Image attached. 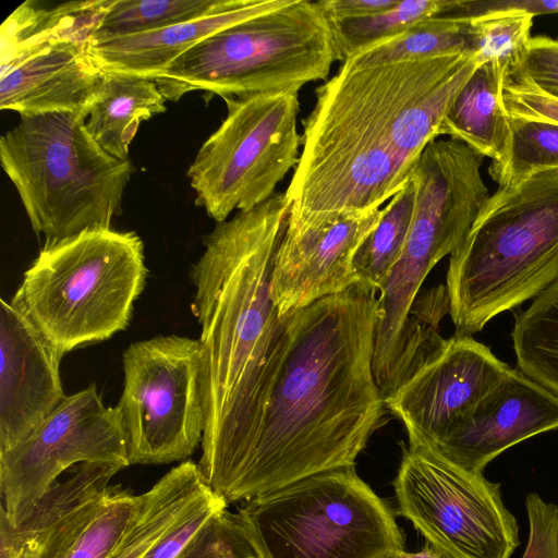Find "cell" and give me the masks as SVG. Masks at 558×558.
<instances>
[{"label":"cell","instance_id":"836d02e7","mask_svg":"<svg viewBox=\"0 0 558 558\" xmlns=\"http://www.w3.org/2000/svg\"><path fill=\"white\" fill-rule=\"evenodd\" d=\"M501 94L509 117L558 124V99L538 89L521 68L506 76Z\"/></svg>","mask_w":558,"mask_h":558},{"label":"cell","instance_id":"4316f807","mask_svg":"<svg viewBox=\"0 0 558 558\" xmlns=\"http://www.w3.org/2000/svg\"><path fill=\"white\" fill-rule=\"evenodd\" d=\"M461 0H401L396 7L367 16L329 21L337 61H345L373 44L391 38L413 24L453 14Z\"/></svg>","mask_w":558,"mask_h":558},{"label":"cell","instance_id":"4fadbf2b","mask_svg":"<svg viewBox=\"0 0 558 558\" xmlns=\"http://www.w3.org/2000/svg\"><path fill=\"white\" fill-rule=\"evenodd\" d=\"M81 463L130 466L116 407H106L92 384L66 396L22 442L0 451L1 511L19 526L58 476Z\"/></svg>","mask_w":558,"mask_h":558},{"label":"cell","instance_id":"7c38bea8","mask_svg":"<svg viewBox=\"0 0 558 558\" xmlns=\"http://www.w3.org/2000/svg\"><path fill=\"white\" fill-rule=\"evenodd\" d=\"M397 513L451 558H511L520 544L500 484L409 445L393 480Z\"/></svg>","mask_w":558,"mask_h":558},{"label":"cell","instance_id":"8d00e7d4","mask_svg":"<svg viewBox=\"0 0 558 558\" xmlns=\"http://www.w3.org/2000/svg\"><path fill=\"white\" fill-rule=\"evenodd\" d=\"M401 0H320L316 1L328 21L359 19L396 7Z\"/></svg>","mask_w":558,"mask_h":558},{"label":"cell","instance_id":"9c48e42d","mask_svg":"<svg viewBox=\"0 0 558 558\" xmlns=\"http://www.w3.org/2000/svg\"><path fill=\"white\" fill-rule=\"evenodd\" d=\"M483 156L457 140H435L411 178L416 196L402 253L379 291L375 343L397 347L410 307L432 268L451 255L490 196L482 177Z\"/></svg>","mask_w":558,"mask_h":558},{"label":"cell","instance_id":"1f68e13d","mask_svg":"<svg viewBox=\"0 0 558 558\" xmlns=\"http://www.w3.org/2000/svg\"><path fill=\"white\" fill-rule=\"evenodd\" d=\"M175 558H258L235 513L223 509L210 518Z\"/></svg>","mask_w":558,"mask_h":558},{"label":"cell","instance_id":"74e56055","mask_svg":"<svg viewBox=\"0 0 558 558\" xmlns=\"http://www.w3.org/2000/svg\"><path fill=\"white\" fill-rule=\"evenodd\" d=\"M489 8H513L532 14L558 13V0H502V1H465L462 0L459 15L471 16Z\"/></svg>","mask_w":558,"mask_h":558},{"label":"cell","instance_id":"cb8c5ba5","mask_svg":"<svg viewBox=\"0 0 558 558\" xmlns=\"http://www.w3.org/2000/svg\"><path fill=\"white\" fill-rule=\"evenodd\" d=\"M111 0L72 1L53 8L26 1L1 26V61L37 41L77 29H96Z\"/></svg>","mask_w":558,"mask_h":558},{"label":"cell","instance_id":"8fae6325","mask_svg":"<svg viewBox=\"0 0 558 558\" xmlns=\"http://www.w3.org/2000/svg\"><path fill=\"white\" fill-rule=\"evenodd\" d=\"M118 409L130 464L185 461L205 430L203 360L198 339L157 336L122 355Z\"/></svg>","mask_w":558,"mask_h":558},{"label":"cell","instance_id":"30bf717a","mask_svg":"<svg viewBox=\"0 0 558 558\" xmlns=\"http://www.w3.org/2000/svg\"><path fill=\"white\" fill-rule=\"evenodd\" d=\"M227 117L203 143L189 167L195 205L216 222L274 196L295 168L302 135L299 93L226 97Z\"/></svg>","mask_w":558,"mask_h":558},{"label":"cell","instance_id":"f1b7e54d","mask_svg":"<svg viewBox=\"0 0 558 558\" xmlns=\"http://www.w3.org/2000/svg\"><path fill=\"white\" fill-rule=\"evenodd\" d=\"M226 0H111L88 41L159 29L205 16Z\"/></svg>","mask_w":558,"mask_h":558},{"label":"cell","instance_id":"e575fe53","mask_svg":"<svg viewBox=\"0 0 558 558\" xmlns=\"http://www.w3.org/2000/svg\"><path fill=\"white\" fill-rule=\"evenodd\" d=\"M529 538L522 558H558V505L537 493L525 497Z\"/></svg>","mask_w":558,"mask_h":558},{"label":"cell","instance_id":"83f0119b","mask_svg":"<svg viewBox=\"0 0 558 558\" xmlns=\"http://www.w3.org/2000/svg\"><path fill=\"white\" fill-rule=\"evenodd\" d=\"M465 17L470 48L483 62H493L505 76L522 65L532 38V14L489 8Z\"/></svg>","mask_w":558,"mask_h":558},{"label":"cell","instance_id":"52a82bcc","mask_svg":"<svg viewBox=\"0 0 558 558\" xmlns=\"http://www.w3.org/2000/svg\"><path fill=\"white\" fill-rule=\"evenodd\" d=\"M333 61L330 24L317 3L289 0L210 35L153 80L170 101L196 90L222 99L299 93L326 80Z\"/></svg>","mask_w":558,"mask_h":558},{"label":"cell","instance_id":"8992f818","mask_svg":"<svg viewBox=\"0 0 558 558\" xmlns=\"http://www.w3.org/2000/svg\"><path fill=\"white\" fill-rule=\"evenodd\" d=\"M85 113L21 117L0 138V161L33 230L58 241L111 228L133 166L104 150Z\"/></svg>","mask_w":558,"mask_h":558},{"label":"cell","instance_id":"f546056e","mask_svg":"<svg viewBox=\"0 0 558 558\" xmlns=\"http://www.w3.org/2000/svg\"><path fill=\"white\" fill-rule=\"evenodd\" d=\"M144 494L110 484L98 510L60 558H108L135 519Z\"/></svg>","mask_w":558,"mask_h":558},{"label":"cell","instance_id":"f35d334b","mask_svg":"<svg viewBox=\"0 0 558 558\" xmlns=\"http://www.w3.org/2000/svg\"><path fill=\"white\" fill-rule=\"evenodd\" d=\"M0 558H17L16 548L11 534V525L0 510Z\"/></svg>","mask_w":558,"mask_h":558},{"label":"cell","instance_id":"277c9868","mask_svg":"<svg viewBox=\"0 0 558 558\" xmlns=\"http://www.w3.org/2000/svg\"><path fill=\"white\" fill-rule=\"evenodd\" d=\"M558 279V168L535 171L492 194L450 255L449 313L456 335L478 332L498 314Z\"/></svg>","mask_w":558,"mask_h":558},{"label":"cell","instance_id":"5bb4252c","mask_svg":"<svg viewBox=\"0 0 558 558\" xmlns=\"http://www.w3.org/2000/svg\"><path fill=\"white\" fill-rule=\"evenodd\" d=\"M510 368L488 347L454 333L385 405L403 423L409 445L433 447Z\"/></svg>","mask_w":558,"mask_h":558},{"label":"cell","instance_id":"5b68a950","mask_svg":"<svg viewBox=\"0 0 558 558\" xmlns=\"http://www.w3.org/2000/svg\"><path fill=\"white\" fill-rule=\"evenodd\" d=\"M147 272L136 232L88 229L46 241L10 303L64 355L124 330Z\"/></svg>","mask_w":558,"mask_h":558},{"label":"cell","instance_id":"4dcf8cb0","mask_svg":"<svg viewBox=\"0 0 558 558\" xmlns=\"http://www.w3.org/2000/svg\"><path fill=\"white\" fill-rule=\"evenodd\" d=\"M511 145L504 163L489 175L504 186L539 170L558 168V124L511 118Z\"/></svg>","mask_w":558,"mask_h":558},{"label":"cell","instance_id":"60d3db41","mask_svg":"<svg viewBox=\"0 0 558 558\" xmlns=\"http://www.w3.org/2000/svg\"><path fill=\"white\" fill-rule=\"evenodd\" d=\"M398 557H399V555H398V556H396V557H393V558H398Z\"/></svg>","mask_w":558,"mask_h":558},{"label":"cell","instance_id":"d4e9b609","mask_svg":"<svg viewBox=\"0 0 558 558\" xmlns=\"http://www.w3.org/2000/svg\"><path fill=\"white\" fill-rule=\"evenodd\" d=\"M468 51L472 50L466 17L444 14L422 20L391 38L361 49L345 61L355 65H372Z\"/></svg>","mask_w":558,"mask_h":558},{"label":"cell","instance_id":"e0dca14e","mask_svg":"<svg viewBox=\"0 0 558 558\" xmlns=\"http://www.w3.org/2000/svg\"><path fill=\"white\" fill-rule=\"evenodd\" d=\"M92 34L52 36L1 61L0 108L21 117L87 114L105 75L88 51Z\"/></svg>","mask_w":558,"mask_h":558},{"label":"cell","instance_id":"d6986e66","mask_svg":"<svg viewBox=\"0 0 558 558\" xmlns=\"http://www.w3.org/2000/svg\"><path fill=\"white\" fill-rule=\"evenodd\" d=\"M289 0H226L216 11L159 29L93 40L88 51L104 72L153 80L177 58L210 35L255 15L284 5Z\"/></svg>","mask_w":558,"mask_h":558},{"label":"cell","instance_id":"7a4b0ae2","mask_svg":"<svg viewBox=\"0 0 558 558\" xmlns=\"http://www.w3.org/2000/svg\"><path fill=\"white\" fill-rule=\"evenodd\" d=\"M483 63L473 51L372 65L342 62L316 89L286 191L288 227L380 208L408 183L454 97Z\"/></svg>","mask_w":558,"mask_h":558},{"label":"cell","instance_id":"ac0fdd59","mask_svg":"<svg viewBox=\"0 0 558 558\" xmlns=\"http://www.w3.org/2000/svg\"><path fill=\"white\" fill-rule=\"evenodd\" d=\"M0 451L27 438L64 400L58 351L0 300Z\"/></svg>","mask_w":558,"mask_h":558},{"label":"cell","instance_id":"ffe728a7","mask_svg":"<svg viewBox=\"0 0 558 558\" xmlns=\"http://www.w3.org/2000/svg\"><path fill=\"white\" fill-rule=\"evenodd\" d=\"M505 78L493 62H483L461 87L439 128V135L490 158V167L505 162L511 145V121L501 94Z\"/></svg>","mask_w":558,"mask_h":558},{"label":"cell","instance_id":"6da1fadb","mask_svg":"<svg viewBox=\"0 0 558 558\" xmlns=\"http://www.w3.org/2000/svg\"><path fill=\"white\" fill-rule=\"evenodd\" d=\"M289 210L286 193H276L216 222L190 268L205 409L197 464L227 504L255 449L289 343L291 315L280 317L270 296Z\"/></svg>","mask_w":558,"mask_h":558},{"label":"cell","instance_id":"9a60e30c","mask_svg":"<svg viewBox=\"0 0 558 558\" xmlns=\"http://www.w3.org/2000/svg\"><path fill=\"white\" fill-rule=\"evenodd\" d=\"M384 208L343 213L288 227L278 247L270 296L280 317H287L356 282L354 255L376 228Z\"/></svg>","mask_w":558,"mask_h":558},{"label":"cell","instance_id":"2e32d148","mask_svg":"<svg viewBox=\"0 0 558 558\" xmlns=\"http://www.w3.org/2000/svg\"><path fill=\"white\" fill-rule=\"evenodd\" d=\"M557 428L558 396L510 368L432 448L464 470L483 473L508 448Z\"/></svg>","mask_w":558,"mask_h":558},{"label":"cell","instance_id":"603a6c76","mask_svg":"<svg viewBox=\"0 0 558 558\" xmlns=\"http://www.w3.org/2000/svg\"><path fill=\"white\" fill-rule=\"evenodd\" d=\"M512 340L517 368L558 396V279L518 315Z\"/></svg>","mask_w":558,"mask_h":558},{"label":"cell","instance_id":"ba28073f","mask_svg":"<svg viewBox=\"0 0 558 558\" xmlns=\"http://www.w3.org/2000/svg\"><path fill=\"white\" fill-rule=\"evenodd\" d=\"M235 514L258 558H393L404 551L391 508L354 468L243 501Z\"/></svg>","mask_w":558,"mask_h":558},{"label":"cell","instance_id":"d6a6232c","mask_svg":"<svg viewBox=\"0 0 558 558\" xmlns=\"http://www.w3.org/2000/svg\"><path fill=\"white\" fill-rule=\"evenodd\" d=\"M228 504L207 488L143 558H175L196 532Z\"/></svg>","mask_w":558,"mask_h":558},{"label":"cell","instance_id":"3957f363","mask_svg":"<svg viewBox=\"0 0 558 558\" xmlns=\"http://www.w3.org/2000/svg\"><path fill=\"white\" fill-rule=\"evenodd\" d=\"M377 291L356 281L291 315L258 440L228 504L354 468L386 407L373 374Z\"/></svg>","mask_w":558,"mask_h":558},{"label":"cell","instance_id":"7402d4cb","mask_svg":"<svg viewBox=\"0 0 558 558\" xmlns=\"http://www.w3.org/2000/svg\"><path fill=\"white\" fill-rule=\"evenodd\" d=\"M207 488L196 462L172 468L143 493L135 519L108 558H143Z\"/></svg>","mask_w":558,"mask_h":558},{"label":"cell","instance_id":"484cf974","mask_svg":"<svg viewBox=\"0 0 558 558\" xmlns=\"http://www.w3.org/2000/svg\"><path fill=\"white\" fill-rule=\"evenodd\" d=\"M415 196V183L410 177L404 187L384 207V214L376 228L359 246L353 258L356 281L381 290L404 247Z\"/></svg>","mask_w":558,"mask_h":558},{"label":"cell","instance_id":"44dd1931","mask_svg":"<svg viewBox=\"0 0 558 558\" xmlns=\"http://www.w3.org/2000/svg\"><path fill=\"white\" fill-rule=\"evenodd\" d=\"M104 73L85 125L104 150L120 160H129L130 145L141 123L163 113L166 98L154 80Z\"/></svg>","mask_w":558,"mask_h":558},{"label":"cell","instance_id":"d590c367","mask_svg":"<svg viewBox=\"0 0 558 558\" xmlns=\"http://www.w3.org/2000/svg\"><path fill=\"white\" fill-rule=\"evenodd\" d=\"M520 68L538 89L558 99V38L532 37Z\"/></svg>","mask_w":558,"mask_h":558},{"label":"cell","instance_id":"ab89813d","mask_svg":"<svg viewBox=\"0 0 558 558\" xmlns=\"http://www.w3.org/2000/svg\"><path fill=\"white\" fill-rule=\"evenodd\" d=\"M398 558H451L440 549L426 542L425 546L415 553L402 551Z\"/></svg>","mask_w":558,"mask_h":558}]
</instances>
